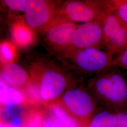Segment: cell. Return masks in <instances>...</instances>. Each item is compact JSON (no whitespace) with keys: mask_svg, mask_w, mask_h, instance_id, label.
<instances>
[{"mask_svg":"<svg viewBox=\"0 0 127 127\" xmlns=\"http://www.w3.org/2000/svg\"><path fill=\"white\" fill-rule=\"evenodd\" d=\"M112 66L97 74L93 80L96 94L109 103L121 105L127 101V73Z\"/></svg>","mask_w":127,"mask_h":127,"instance_id":"6da1fadb","label":"cell"},{"mask_svg":"<svg viewBox=\"0 0 127 127\" xmlns=\"http://www.w3.org/2000/svg\"><path fill=\"white\" fill-rule=\"evenodd\" d=\"M110 1L68 0L61 6L57 16L74 23L104 20L112 12Z\"/></svg>","mask_w":127,"mask_h":127,"instance_id":"7a4b0ae2","label":"cell"},{"mask_svg":"<svg viewBox=\"0 0 127 127\" xmlns=\"http://www.w3.org/2000/svg\"><path fill=\"white\" fill-rule=\"evenodd\" d=\"M33 76L43 104L47 105L59 100L67 83L62 71L53 67L42 66Z\"/></svg>","mask_w":127,"mask_h":127,"instance_id":"3957f363","label":"cell"},{"mask_svg":"<svg viewBox=\"0 0 127 127\" xmlns=\"http://www.w3.org/2000/svg\"><path fill=\"white\" fill-rule=\"evenodd\" d=\"M66 51L75 67L83 73L98 74L113 66L114 56L100 48Z\"/></svg>","mask_w":127,"mask_h":127,"instance_id":"277c9868","label":"cell"},{"mask_svg":"<svg viewBox=\"0 0 127 127\" xmlns=\"http://www.w3.org/2000/svg\"><path fill=\"white\" fill-rule=\"evenodd\" d=\"M58 101L68 112L86 127L95 108L94 101L86 91L72 89L65 92Z\"/></svg>","mask_w":127,"mask_h":127,"instance_id":"5b68a950","label":"cell"},{"mask_svg":"<svg viewBox=\"0 0 127 127\" xmlns=\"http://www.w3.org/2000/svg\"><path fill=\"white\" fill-rule=\"evenodd\" d=\"M60 7L53 1L29 0L24 12L25 23L32 29L43 31L57 17Z\"/></svg>","mask_w":127,"mask_h":127,"instance_id":"8992f818","label":"cell"},{"mask_svg":"<svg viewBox=\"0 0 127 127\" xmlns=\"http://www.w3.org/2000/svg\"><path fill=\"white\" fill-rule=\"evenodd\" d=\"M103 46L113 56L127 48V28L113 12L106 16L103 22Z\"/></svg>","mask_w":127,"mask_h":127,"instance_id":"52a82bcc","label":"cell"},{"mask_svg":"<svg viewBox=\"0 0 127 127\" xmlns=\"http://www.w3.org/2000/svg\"><path fill=\"white\" fill-rule=\"evenodd\" d=\"M105 19V18H104ZM104 20L78 25L70 45L64 51H73L103 45V24Z\"/></svg>","mask_w":127,"mask_h":127,"instance_id":"ba28073f","label":"cell"},{"mask_svg":"<svg viewBox=\"0 0 127 127\" xmlns=\"http://www.w3.org/2000/svg\"><path fill=\"white\" fill-rule=\"evenodd\" d=\"M77 26L76 23L57 16L42 32L50 45L64 50L70 45Z\"/></svg>","mask_w":127,"mask_h":127,"instance_id":"9c48e42d","label":"cell"},{"mask_svg":"<svg viewBox=\"0 0 127 127\" xmlns=\"http://www.w3.org/2000/svg\"><path fill=\"white\" fill-rule=\"evenodd\" d=\"M2 82L8 86L16 89H24L31 82L28 73L18 64L10 62L3 64L0 70Z\"/></svg>","mask_w":127,"mask_h":127,"instance_id":"30bf717a","label":"cell"},{"mask_svg":"<svg viewBox=\"0 0 127 127\" xmlns=\"http://www.w3.org/2000/svg\"><path fill=\"white\" fill-rule=\"evenodd\" d=\"M46 107L49 113L62 127H86L70 114L58 101L47 105Z\"/></svg>","mask_w":127,"mask_h":127,"instance_id":"8fae6325","label":"cell"},{"mask_svg":"<svg viewBox=\"0 0 127 127\" xmlns=\"http://www.w3.org/2000/svg\"><path fill=\"white\" fill-rule=\"evenodd\" d=\"M32 30L26 23L17 22L14 24L11 30L14 42L21 47L28 45L33 40Z\"/></svg>","mask_w":127,"mask_h":127,"instance_id":"7c38bea8","label":"cell"},{"mask_svg":"<svg viewBox=\"0 0 127 127\" xmlns=\"http://www.w3.org/2000/svg\"><path fill=\"white\" fill-rule=\"evenodd\" d=\"M25 101V98L20 92L12 87L8 86L3 82H1L0 103L1 106L22 105L24 104Z\"/></svg>","mask_w":127,"mask_h":127,"instance_id":"4fadbf2b","label":"cell"},{"mask_svg":"<svg viewBox=\"0 0 127 127\" xmlns=\"http://www.w3.org/2000/svg\"><path fill=\"white\" fill-rule=\"evenodd\" d=\"M47 113L41 109L26 110L23 127H41Z\"/></svg>","mask_w":127,"mask_h":127,"instance_id":"5bb4252c","label":"cell"},{"mask_svg":"<svg viewBox=\"0 0 127 127\" xmlns=\"http://www.w3.org/2000/svg\"><path fill=\"white\" fill-rule=\"evenodd\" d=\"M116 123V114L104 111L95 115L86 127H115Z\"/></svg>","mask_w":127,"mask_h":127,"instance_id":"9a60e30c","label":"cell"},{"mask_svg":"<svg viewBox=\"0 0 127 127\" xmlns=\"http://www.w3.org/2000/svg\"><path fill=\"white\" fill-rule=\"evenodd\" d=\"M25 111L21 105L1 106L0 110V123L10 124L16 117L23 114Z\"/></svg>","mask_w":127,"mask_h":127,"instance_id":"2e32d148","label":"cell"},{"mask_svg":"<svg viewBox=\"0 0 127 127\" xmlns=\"http://www.w3.org/2000/svg\"><path fill=\"white\" fill-rule=\"evenodd\" d=\"M110 1L113 13L121 23L127 28V0Z\"/></svg>","mask_w":127,"mask_h":127,"instance_id":"e0dca14e","label":"cell"},{"mask_svg":"<svg viewBox=\"0 0 127 127\" xmlns=\"http://www.w3.org/2000/svg\"><path fill=\"white\" fill-rule=\"evenodd\" d=\"M0 57L3 64L12 62L11 61L14 57L13 47L6 42L1 43L0 45Z\"/></svg>","mask_w":127,"mask_h":127,"instance_id":"ac0fdd59","label":"cell"},{"mask_svg":"<svg viewBox=\"0 0 127 127\" xmlns=\"http://www.w3.org/2000/svg\"><path fill=\"white\" fill-rule=\"evenodd\" d=\"M29 1V0H4L3 3L9 9L24 12Z\"/></svg>","mask_w":127,"mask_h":127,"instance_id":"d6986e66","label":"cell"},{"mask_svg":"<svg viewBox=\"0 0 127 127\" xmlns=\"http://www.w3.org/2000/svg\"><path fill=\"white\" fill-rule=\"evenodd\" d=\"M113 66L127 72V48L114 58Z\"/></svg>","mask_w":127,"mask_h":127,"instance_id":"ffe728a7","label":"cell"},{"mask_svg":"<svg viewBox=\"0 0 127 127\" xmlns=\"http://www.w3.org/2000/svg\"><path fill=\"white\" fill-rule=\"evenodd\" d=\"M41 127H62V126L48 112L46 114Z\"/></svg>","mask_w":127,"mask_h":127,"instance_id":"44dd1931","label":"cell"},{"mask_svg":"<svg viewBox=\"0 0 127 127\" xmlns=\"http://www.w3.org/2000/svg\"><path fill=\"white\" fill-rule=\"evenodd\" d=\"M116 123L115 127H127V112L116 114Z\"/></svg>","mask_w":127,"mask_h":127,"instance_id":"7402d4cb","label":"cell"},{"mask_svg":"<svg viewBox=\"0 0 127 127\" xmlns=\"http://www.w3.org/2000/svg\"><path fill=\"white\" fill-rule=\"evenodd\" d=\"M0 127H14L10 125V124H5V123H0Z\"/></svg>","mask_w":127,"mask_h":127,"instance_id":"603a6c76","label":"cell"}]
</instances>
